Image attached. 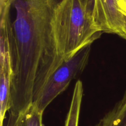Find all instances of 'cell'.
Wrapping results in <instances>:
<instances>
[{"mask_svg": "<svg viewBox=\"0 0 126 126\" xmlns=\"http://www.w3.org/2000/svg\"><path fill=\"white\" fill-rule=\"evenodd\" d=\"M55 0H13L9 24L12 75L9 112L18 114L37 101L53 73L64 62L52 26Z\"/></svg>", "mask_w": 126, "mask_h": 126, "instance_id": "obj_1", "label": "cell"}, {"mask_svg": "<svg viewBox=\"0 0 126 126\" xmlns=\"http://www.w3.org/2000/svg\"><path fill=\"white\" fill-rule=\"evenodd\" d=\"M52 26L58 51L65 61L103 33L84 0H60L54 9Z\"/></svg>", "mask_w": 126, "mask_h": 126, "instance_id": "obj_2", "label": "cell"}, {"mask_svg": "<svg viewBox=\"0 0 126 126\" xmlns=\"http://www.w3.org/2000/svg\"><path fill=\"white\" fill-rule=\"evenodd\" d=\"M91 44L80 49L73 57L64 61L50 77L34 105L44 112L46 107L65 91L71 80L81 73L88 63Z\"/></svg>", "mask_w": 126, "mask_h": 126, "instance_id": "obj_3", "label": "cell"}, {"mask_svg": "<svg viewBox=\"0 0 126 126\" xmlns=\"http://www.w3.org/2000/svg\"><path fill=\"white\" fill-rule=\"evenodd\" d=\"M11 13L1 14L0 22V126H3L6 114L10 109V92L12 64L10 45L9 24Z\"/></svg>", "mask_w": 126, "mask_h": 126, "instance_id": "obj_4", "label": "cell"}, {"mask_svg": "<svg viewBox=\"0 0 126 126\" xmlns=\"http://www.w3.org/2000/svg\"><path fill=\"white\" fill-rule=\"evenodd\" d=\"M118 0H95L92 16L103 33L121 35L124 25V16L119 11Z\"/></svg>", "mask_w": 126, "mask_h": 126, "instance_id": "obj_5", "label": "cell"}, {"mask_svg": "<svg viewBox=\"0 0 126 126\" xmlns=\"http://www.w3.org/2000/svg\"><path fill=\"white\" fill-rule=\"evenodd\" d=\"M93 126H126V91L113 108Z\"/></svg>", "mask_w": 126, "mask_h": 126, "instance_id": "obj_6", "label": "cell"}, {"mask_svg": "<svg viewBox=\"0 0 126 126\" xmlns=\"http://www.w3.org/2000/svg\"><path fill=\"white\" fill-rule=\"evenodd\" d=\"M83 94L84 88L82 82L78 80L73 93L70 109L66 116L65 126H79L80 110Z\"/></svg>", "mask_w": 126, "mask_h": 126, "instance_id": "obj_7", "label": "cell"}, {"mask_svg": "<svg viewBox=\"0 0 126 126\" xmlns=\"http://www.w3.org/2000/svg\"><path fill=\"white\" fill-rule=\"evenodd\" d=\"M43 113L33 103L22 114L19 126H43Z\"/></svg>", "mask_w": 126, "mask_h": 126, "instance_id": "obj_8", "label": "cell"}, {"mask_svg": "<svg viewBox=\"0 0 126 126\" xmlns=\"http://www.w3.org/2000/svg\"><path fill=\"white\" fill-rule=\"evenodd\" d=\"M22 114L23 113L15 114L9 112L6 126H19Z\"/></svg>", "mask_w": 126, "mask_h": 126, "instance_id": "obj_9", "label": "cell"}, {"mask_svg": "<svg viewBox=\"0 0 126 126\" xmlns=\"http://www.w3.org/2000/svg\"><path fill=\"white\" fill-rule=\"evenodd\" d=\"M118 4L119 11L126 17V0H118Z\"/></svg>", "mask_w": 126, "mask_h": 126, "instance_id": "obj_10", "label": "cell"}, {"mask_svg": "<svg viewBox=\"0 0 126 126\" xmlns=\"http://www.w3.org/2000/svg\"><path fill=\"white\" fill-rule=\"evenodd\" d=\"M84 1L85 2H86V4H87V7H88L89 9L90 10V11H91L92 14L94 5V2L95 0H84Z\"/></svg>", "mask_w": 126, "mask_h": 126, "instance_id": "obj_11", "label": "cell"}]
</instances>
